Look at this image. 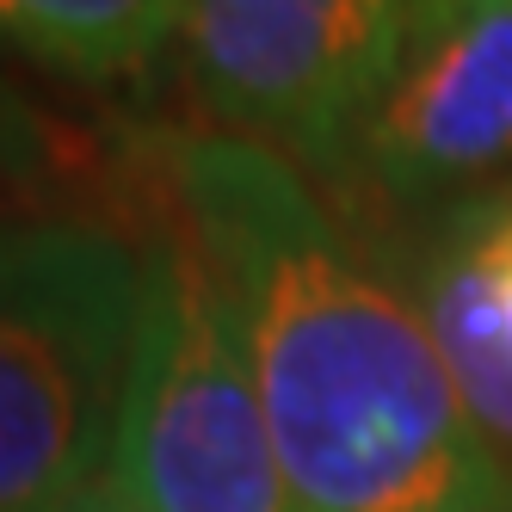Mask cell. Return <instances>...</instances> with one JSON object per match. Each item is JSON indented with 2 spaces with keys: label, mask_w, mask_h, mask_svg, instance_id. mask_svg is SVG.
I'll return each instance as SVG.
<instances>
[{
  "label": "cell",
  "mask_w": 512,
  "mask_h": 512,
  "mask_svg": "<svg viewBox=\"0 0 512 512\" xmlns=\"http://www.w3.org/2000/svg\"><path fill=\"white\" fill-rule=\"evenodd\" d=\"M124 161L223 290L303 512H512L426 315L297 167L216 130H136Z\"/></svg>",
  "instance_id": "obj_1"
},
{
  "label": "cell",
  "mask_w": 512,
  "mask_h": 512,
  "mask_svg": "<svg viewBox=\"0 0 512 512\" xmlns=\"http://www.w3.org/2000/svg\"><path fill=\"white\" fill-rule=\"evenodd\" d=\"M50 167V149L38 136V118H31V105L0 81V186H31Z\"/></svg>",
  "instance_id": "obj_8"
},
{
  "label": "cell",
  "mask_w": 512,
  "mask_h": 512,
  "mask_svg": "<svg viewBox=\"0 0 512 512\" xmlns=\"http://www.w3.org/2000/svg\"><path fill=\"white\" fill-rule=\"evenodd\" d=\"M186 0H0V50L75 81L142 75L173 38Z\"/></svg>",
  "instance_id": "obj_7"
},
{
  "label": "cell",
  "mask_w": 512,
  "mask_h": 512,
  "mask_svg": "<svg viewBox=\"0 0 512 512\" xmlns=\"http://www.w3.org/2000/svg\"><path fill=\"white\" fill-rule=\"evenodd\" d=\"M142 321L112 488L136 512H303L278 463L235 315L192 235L136 186Z\"/></svg>",
  "instance_id": "obj_3"
},
{
  "label": "cell",
  "mask_w": 512,
  "mask_h": 512,
  "mask_svg": "<svg viewBox=\"0 0 512 512\" xmlns=\"http://www.w3.org/2000/svg\"><path fill=\"white\" fill-rule=\"evenodd\" d=\"M512 186V0H408L352 136L340 216H432Z\"/></svg>",
  "instance_id": "obj_5"
},
{
  "label": "cell",
  "mask_w": 512,
  "mask_h": 512,
  "mask_svg": "<svg viewBox=\"0 0 512 512\" xmlns=\"http://www.w3.org/2000/svg\"><path fill=\"white\" fill-rule=\"evenodd\" d=\"M75 512H136V506H130V500H124V494H118L112 482H105V488H99V494H87V500H81Z\"/></svg>",
  "instance_id": "obj_9"
},
{
  "label": "cell",
  "mask_w": 512,
  "mask_h": 512,
  "mask_svg": "<svg viewBox=\"0 0 512 512\" xmlns=\"http://www.w3.org/2000/svg\"><path fill=\"white\" fill-rule=\"evenodd\" d=\"M408 0H186L179 87L204 130L290 161L334 204Z\"/></svg>",
  "instance_id": "obj_4"
},
{
  "label": "cell",
  "mask_w": 512,
  "mask_h": 512,
  "mask_svg": "<svg viewBox=\"0 0 512 512\" xmlns=\"http://www.w3.org/2000/svg\"><path fill=\"white\" fill-rule=\"evenodd\" d=\"M426 315L457 395L512 475V186L432 216H346Z\"/></svg>",
  "instance_id": "obj_6"
},
{
  "label": "cell",
  "mask_w": 512,
  "mask_h": 512,
  "mask_svg": "<svg viewBox=\"0 0 512 512\" xmlns=\"http://www.w3.org/2000/svg\"><path fill=\"white\" fill-rule=\"evenodd\" d=\"M142 247L87 216H0V512H75L112 482Z\"/></svg>",
  "instance_id": "obj_2"
}]
</instances>
